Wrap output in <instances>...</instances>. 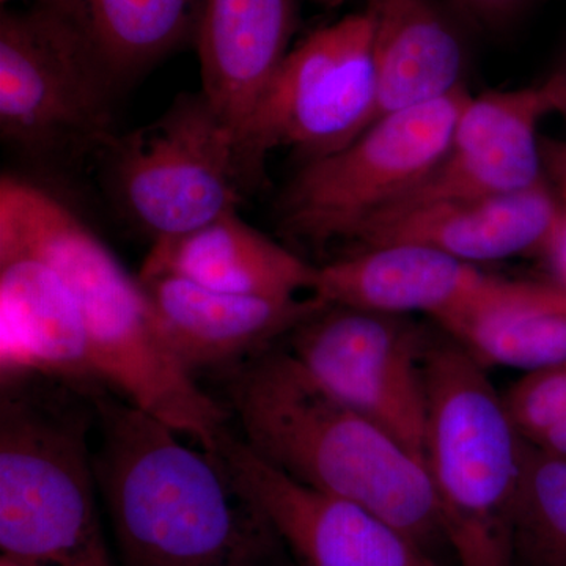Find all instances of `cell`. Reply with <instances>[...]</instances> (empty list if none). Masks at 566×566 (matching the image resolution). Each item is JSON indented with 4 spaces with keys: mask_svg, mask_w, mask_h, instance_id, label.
Here are the masks:
<instances>
[{
    "mask_svg": "<svg viewBox=\"0 0 566 566\" xmlns=\"http://www.w3.org/2000/svg\"><path fill=\"white\" fill-rule=\"evenodd\" d=\"M229 395L245 444L268 463L365 506L431 554L446 542L423 461L316 385L292 354H260L234 370Z\"/></svg>",
    "mask_w": 566,
    "mask_h": 566,
    "instance_id": "obj_3",
    "label": "cell"
},
{
    "mask_svg": "<svg viewBox=\"0 0 566 566\" xmlns=\"http://www.w3.org/2000/svg\"><path fill=\"white\" fill-rule=\"evenodd\" d=\"M378 77L367 11L319 29L290 50L253 115L241 163L249 186L268 153L300 151L307 161L340 150L375 122Z\"/></svg>",
    "mask_w": 566,
    "mask_h": 566,
    "instance_id": "obj_9",
    "label": "cell"
},
{
    "mask_svg": "<svg viewBox=\"0 0 566 566\" xmlns=\"http://www.w3.org/2000/svg\"><path fill=\"white\" fill-rule=\"evenodd\" d=\"M0 375L2 385L40 375L91 395L106 389L87 324L65 279L36 253L3 240Z\"/></svg>",
    "mask_w": 566,
    "mask_h": 566,
    "instance_id": "obj_13",
    "label": "cell"
},
{
    "mask_svg": "<svg viewBox=\"0 0 566 566\" xmlns=\"http://www.w3.org/2000/svg\"><path fill=\"white\" fill-rule=\"evenodd\" d=\"M562 80V106L560 112H564L566 115V74H558Z\"/></svg>",
    "mask_w": 566,
    "mask_h": 566,
    "instance_id": "obj_27",
    "label": "cell"
},
{
    "mask_svg": "<svg viewBox=\"0 0 566 566\" xmlns=\"http://www.w3.org/2000/svg\"><path fill=\"white\" fill-rule=\"evenodd\" d=\"M528 0H452L468 20L488 29H501L520 17Z\"/></svg>",
    "mask_w": 566,
    "mask_h": 566,
    "instance_id": "obj_24",
    "label": "cell"
},
{
    "mask_svg": "<svg viewBox=\"0 0 566 566\" xmlns=\"http://www.w3.org/2000/svg\"><path fill=\"white\" fill-rule=\"evenodd\" d=\"M513 549L515 566H566V457L528 442L513 516Z\"/></svg>",
    "mask_w": 566,
    "mask_h": 566,
    "instance_id": "obj_22",
    "label": "cell"
},
{
    "mask_svg": "<svg viewBox=\"0 0 566 566\" xmlns=\"http://www.w3.org/2000/svg\"><path fill=\"white\" fill-rule=\"evenodd\" d=\"M139 275H175L244 296L290 297L312 293L318 266L232 211L191 232L155 240Z\"/></svg>",
    "mask_w": 566,
    "mask_h": 566,
    "instance_id": "obj_19",
    "label": "cell"
},
{
    "mask_svg": "<svg viewBox=\"0 0 566 566\" xmlns=\"http://www.w3.org/2000/svg\"><path fill=\"white\" fill-rule=\"evenodd\" d=\"M545 253L553 266L554 274H556L558 285L566 289V208L564 218L558 223L557 232Z\"/></svg>",
    "mask_w": 566,
    "mask_h": 566,
    "instance_id": "obj_25",
    "label": "cell"
},
{
    "mask_svg": "<svg viewBox=\"0 0 566 566\" xmlns=\"http://www.w3.org/2000/svg\"><path fill=\"white\" fill-rule=\"evenodd\" d=\"M117 88L81 29L57 7L0 17V134L24 150L107 148Z\"/></svg>",
    "mask_w": 566,
    "mask_h": 566,
    "instance_id": "obj_7",
    "label": "cell"
},
{
    "mask_svg": "<svg viewBox=\"0 0 566 566\" xmlns=\"http://www.w3.org/2000/svg\"><path fill=\"white\" fill-rule=\"evenodd\" d=\"M502 397L524 441L538 446L566 420V363L528 371Z\"/></svg>",
    "mask_w": 566,
    "mask_h": 566,
    "instance_id": "obj_23",
    "label": "cell"
},
{
    "mask_svg": "<svg viewBox=\"0 0 566 566\" xmlns=\"http://www.w3.org/2000/svg\"><path fill=\"white\" fill-rule=\"evenodd\" d=\"M81 29L117 87L196 43L205 0H44Z\"/></svg>",
    "mask_w": 566,
    "mask_h": 566,
    "instance_id": "obj_21",
    "label": "cell"
},
{
    "mask_svg": "<svg viewBox=\"0 0 566 566\" xmlns=\"http://www.w3.org/2000/svg\"><path fill=\"white\" fill-rule=\"evenodd\" d=\"M468 88L378 118L340 150L305 163L281 199L294 237L327 243L408 199L441 161Z\"/></svg>",
    "mask_w": 566,
    "mask_h": 566,
    "instance_id": "obj_6",
    "label": "cell"
},
{
    "mask_svg": "<svg viewBox=\"0 0 566 566\" xmlns=\"http://www.w3.org/2000/svg\"><path fill=\"white\" fill-rule=\"evenodd\" d=\"M565 208L546 181L502 196L434 200L376 216L353 234L360 248L417 244L476 264L545 253Z\"/></svg>",
    "mask_w": 566,
    "mask_h": 566,
    "instance_id": "obj_14",
    "label": "cell"
},
{
    "mask_svg": "<svg viewBox=\"0 0 566 566\" xmlns=\"http://www.w3.org/2000/svg\"><path fill=\"white\" fill-rule=\"evenodd\" d=\"M364 10L374 29L378 77L375 122L395 111L436 102L465 88L468 39L444 3L365 0Z\"/></svg>",
    "mask_w": 566,
    "mask_h": 566,
    "instance_id": "obj_18",
    "label": "cell"
},
{
    "mask_svg": "<svg viewBox=\"0 0 566 566\" xmlns=\"http://www.w3.org/2000/svg\"><path fill=\"white\" fill-rule=\"evenodd\" d=\"M560 106L558 74L531 87L469 96L441 161L397 207L502 196L545 181L538 129Z\"/></svg>",
    "mask_w": 566,
    "mask_h": 566,
    "instance_id": "obj_12",
    "label": "cell"
},
{
    "mask_svg": "<svg viewBox=\"0 0 566 566\" xmlns=\"http://www.w3.org/2000/svg\"><path fill=\"white\" fill-rule=\"evenodd\" d=\"M558 163V180H560L562 192H564V197L566 200V148L564 151H560L557 158Z\"/></svg>",
    "mask_w": 566,
    "mask_h": 566,
    "instance_id": "obj_26",
    "label": "cell"
},
{
    "mask_svg": "<svg viewBox=\"0 0 566 566\" xmlns=\"http://www.w3.org/2000/svg\"><path fill=\"white\" fill-rule=\"evenodd\" d=\"M9 2V0H2V3Z\"/></svg>",
    "mask_w": 566,
    "mask_h": 566,
    "instance_id": "obj_29",
    "label": "cell"
},
{
    "mask_svg": "<svg viewBox=\"0 0 566 566\" xmlns=\"http://www.w3.org/2000/svg\"><path fill=\"white\" fill-rule=\"evenodd\" d=\"M96 482L126 566H252L270 528L221 458L111 390L91 395Z\"/></svg>",
    "mask_w": 566,
    "mask_h": 566,
    "instance_id": "obj_1",
    "label": "cell"
},
{
    "mask_svg": "<svg viewBox=\"0 0 566 566\" xmlns=\"http://www.w3.org/2000/svg\"><path fill=\"white\" fill-rule=\"evenodd\" d=\"M438 326L485 367H554L566 363V289L499 277L482 300Z\"/></svg>",
    "mask_w": 566,
    "mask_h": 566,
    "instance_id": "obj_20",
    "label": "cell"
},
{
    "mask_svg": "<svg viewBox=\"0 0 566 566\" xmlns=\"http://www.w3.org/2000/svg\"><path fill=\"white\" fill-rule=\"evenodd\" d=\"M112 174L126 212L155 240L188 233L238 210L248 191L232 129L202 92L112 142Z\"/></svg>",
    "mask_w": 566,
    "mask_h": 566,
    "instance_id": "obj_8",
    "label": "cell"
},
{
    "mask_svg": "<svg viewBox=\"0 0 566 566\" xmlns=\"http://www.w3.org/2000/svg\"><path fill=\"white\" fill-rule=\"evenodd\" d=\"M0 403V549L20 566H115L96 505L91 419L18 382Z\"/></svg>",
    "mask_w": 566,
    "mask_h": 566,
    "instance_id": "obj_5",
    "label": "cell"
},
{
    "mask_svg": "<svg viewBox=\"0 0 566 566\" xmlns=\"http://www.w3.org/2000/svg\"><path fill=\"white\" fill-rule=\"evenodd\" d=\"M137 277L159 337L192 376L199 370H238L324 305L312 294L308 300L244 296L175 275Z\"/></svg>",
    "mask_w": 566,
    "mask_h": 566,
    "instance_id": "obj_15",
    "label": "cell"
},
{
    "mask_svg": "<svg viewBox=\"0 0 566 566\" xmlns=\"http://www.w3.org/2000/svg\"><path fill=\"white\" fill-rule=\"evenodd\" d=\"M499 275L417 244L360 248L318 266L312 296L381 314L430 316L436 324L485 296Z\"/></svg>",
    "mask_w": 566,
    "mask_h": 566,
    "instance_id": "obj_16",
    "label": "cell"
},
{
    "mask_svg": "<svg viewBox=\"0 0 566 566\" xmlns=\"http://www.w3.org/2000/svg\"><path fill=\"white\" fill-rule=\"evenodd\" d=\"M289 337V353L316 385L423 461L430 340L409 316L324 304Z\"/></svg>",
    "mask_w": 566,
    "mask_h": 566,
    "instance_id": "obj_10",
    "label": "cell"
},
{
    "mask_svg": "<svg viewBox=\"0 0 566 566\" xmlns=\"http://www.w3.org/2000/svg\"><path fill=\"white\" fill-rule=\"evenodd\" d=\"M216 455L300 566H447L385 517L293 479L230 431Z\"/></svg>",
    "mask_w": 566,
    "mask_h": 566,
    "instance_id": "obj_11",
    "label": "cell"
},
{
    "mask_svg": "<svg viewBox=\"0 0 566 566\" xmlns=\"http://www.w3.org/2000/svg\"><path fill=\"white\" fill-rule=\"evenodd\" d=\"M294 0H205L196 46L202 93L243 144L253 115L289 55Z\"/></svg>",
    "mask_w": 566,
    "mask_h": 566,
    "instance_id": "obj_17",
    "label": "cell"
},
{
    "mask_svg": "<svg viewBox=\"0 0 566 566\" xmlns=\"http://www.w3.org/2000/svg\"><path fill=\"white\" fill-rule=\"evenodd\" d=\"M0 566H20V565L13 564V562L9 560V558L0 557Z\"/></svg>",
    "mask_w": 566,
    "mask_h": 566,
    "instance_id": "obj_28",
    "label": "cell"
},
{
    "mask_svg": "<svg viewBox=\"0 0 566 566\" xmlns=\"http://www.w3.org/2000/svg\"><path fill=\"white\" fill-rule=\"evenodd\" d=\"M0 240L36 253L65 279L107 390L216 453L229 431V409L178 364L159 337L139 277L70 208L39 186L3 175Z\"/></svg>",
    "mask_w": 566,
    "mask_h": 566,
    "instance_id": "obj_2",
    "label": "cell"
},
{
    "mask_svg": "<svg viewBox=\"0 0 566 566\" xmlns=\"http://www.w3.org/2000/svg\"><path fill=\"white\" fill-rule=\"evenodd\" d=\"M423 463L458 566H515L513 516L527 442L486 367L442 335L428 342Z\"/></svg>",
    "mask_w": 566,
    "mask_h": 566,
    "instance_id": "obj_4",
    "label": "cell"
}]
</instances>
